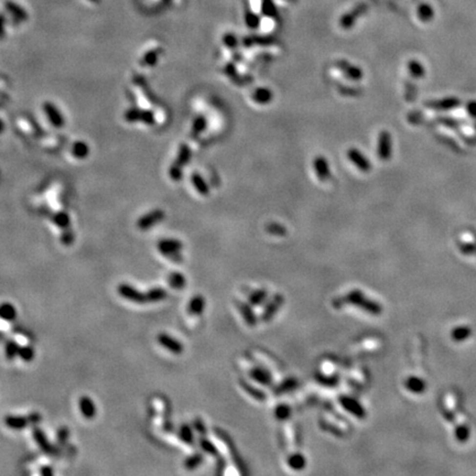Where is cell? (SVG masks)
<instances>
[{
    "instance_id": "6da1fadb",
    "label": "cell",
    "mask_w": 476,
    "mask_h": 476,
    "mask_svg": "<svg viewBox=\"0 0 476 476\" xmlns=\"http://www.w3.org/2000/svg\"><path fill=\"white\" fill-rule=\"evenodd\" d=\"M158 249L164 256L174 261L181 260L180 250L182 249V243L176 239H163L158 244Z\"/></svg>"
},
{
    "instance_id": "7a4b0ae2",
    "label": "cell",
    "mask_w": 476,
    "mask_h": 476,
    "mask_svg": "<svg viewBox=\"0 0 476 476\" xmlns=\"http://www.w3.org/2000/svg\"><path fill=\"white\" fill-rule=\"evenodd\" d=\"M118 293L120 297L124 298V299H127L128 301L133 302V303L144 304L148 302L147 294L140 292L139 290L133 288L130 284H127V283L120 284L118 287Z\"/></svg>"
},
{
    "instance_id": "3957f363",
    "label": "cell",
    "mask_w": 476,
    "mask_h": 476,
    "mask_svg": "<svg viewBox=\"0 0 476 476\" xmlns=\"http://www.w3.org/2000/svg\"><path fill=\"white\" fill-rule=\"evenodd\" d=\"M392 153V140H391V135L387 130H383L382 132H379L378 135V140H377V154L378 157L384 160V161H388L391 157Z\"/></svg>"
},
{
    "instance_id": "277c9868",
    "label": "cell",
    "mask_w": 476,
    "mask_h": 476,
    "mask_svg": "<svg viewBox=\"0 0 476 476\" xmlns=\"http://www.w3.org/2000/svg\"><path fill=\"white\" fill-rule=\"evenodd\" d=\"M347 158L360 171L369 172L371 170V163L369 160L357 148H349L347 151Z\"/></svg>"
},
{
    "instance_id": "5b68a950",
    "label": "cell",
    "mask_w": 476,
    "mask_h": 476,
    "mask_svg": "<svg viewBox=\"0 0 476 476\" xmlns=\"http://www.w3.org/2000/svg\"><path fill=\"white\" fill-rule=\"evenodd\" d=\"M313 169L315 174H317L318 179L320 181L325 182V181L330 180V177L332 175L331 167L325 157H323V155H317L313 160Z\"/></svg>"
},
{
    "instance_id": "8992f818",
    "label": "cell",
    "mask_w": 476,
    "mask_h": 476,
    "mask_svg": "<svg viewBox=\"0 0 476 476\" xmlns=\"http://www.w3.org/2000/svg\"><path fill=\"white\" fill-rule=\"evenodd\" d=\"M32 435L34 441H36L37 444L39 445V448H40L43 452L46 454H50V455H55V454H58V450H56V448L53 447V445L49 442V440H47L44 432H43L40 428L34 427L32 429Z\"/></svg>"
},
{
    "instance_id": "52a82bcc",
    "label": "cell",
    "mask_w": 476,
    "mask_h": 476,
    "mask_svg": "<svg viewBox=\"0 0 476 476\" xmlns=\"http://www.w3.org/2000/svg\"><path fill=\"white\" fill-rule=\"evenodd\" d=\"M335 64L349 80L360 81L363 79V76H364V73H363L362 68L354 65V64H350L348 61H346V60H339V61H336Z\"/></svg>"
},
{
    "instance_id": "ba28073f",
    "label": "cell",
    "mask_w": 476,
    "mask_h": 476,
    "mask_svg": "<svg viewBox=\"0 0 476 476\" xmlns=\"http://www.w3.org/2000/svg\"><path fill=\"white\" fill-rule=\"evenodd\" d=\"M157 340L159 342V344L163 346L164 348H167L168 350H170L173 354H181L183 352V345L181 344V342H179L175 339H173L170 335H168L167 333H161L159 334Z\"/></svg>"
},
{
    "instance_id": "9c48e42d",
    "label": "cell",
    "mask_w": 476,
    "mask_h": 476,
    "mask_svg": "<svg viewBox=\"0 0 476 476\" xmlns=\"http://www.w3.org/2000/svg\"><path fill=\"white\" fill-rule=\"evenodd\" d=\"M79 407L82 415L85 419L90 420V419H93L96 415V407H95L94 401L88 396L81 397V399L79 400Z\"/></svg>"
},
{
    "instance_id": "30bf717a",
    "label": "cell",
    "mask_w": 476,
    "mask_h": 476,
    "mask_svg": "<svg viewBox=\"0 0 476 476\" xmlns=\"http://www.w3.org/2000/svg\"><path fill=\"white\" fill-rule=\"evenodd\" d=\"M163 216L164 214L162 211H154L152 213L147 214L144 216V217L139 219V222H138V227L142 229V231H146V229H148L149 227L153 226L154 224L159 223L160 220L163 218Z\"/></svg>"
},
{
    "instance_id": "8fae6325",
    "label": "cell",
    "mask_w": 476,
    "mask_h": 476,
    "mask_svg": "<svg viewBox=\"0 0 476 476\" xmlns=\"http://www.w3.org/2000/svg\"><path fill=\"white\" fill-rule=\"evenodd\" d=\"M5 425L14 430H21L27 428L30 425L28 417H21V415H7L5 418Z\"/></svg>"
},
{
    "instance_id": "7c38bea8",
    "label": "cell",
    "mask_w": 476,
    "mask_h": 476,
    "mask_svg": "<svg viewBox=\"0 0 476 476\" xmlns=\"http://www.w3.org/2000/svg\"><path fill=\"white\" fill-rule=\"evenodd\" d=\"M252 98L253 101L256 102L257 104L266 105V104H269L272 101V98H274V93H272V90L268 87H259L254 90Z\"/></svg>"
},
{
    "instance_id": "4fadbf2b",
    "label": "cell",
    "mask_w": 476,
    "mask_h": 476,
    "mask_svg": "<svg viewBox=\"0 0 476 476\" xmlns=\"http://www.w3.org/2000/svg\"><path fill=\"white\" fill-rule=\"evenodd\" d=\"M0 319L8 322L15 321L17 319V310L15 305L8 303V302L0 304Z\"/></svg>"
},
{
    "instance_id": "5bb4252c",
    "label": "cell",
    "mask_w": 476,
    "mask_h": 476,
    "mask_svg": "<svg viewBox=\"0 0 476 476\" xmlns=\"http://www.w3.org/2000/svg\"><path fill=\"white\" fill-rule=\"evenodd\" d=\"M192 183L194 185V188L196 189V191L201 194V195L207 196L210 194V188L207 183L205 182V180L198 174V173H193L191 176Z\"/></svg>"
},
{
    "instance_id": "9a60e30c",
    "label": "cell",
    "mask_w": 476,
    "mask_h": 476,
    "mask_svg": "<svg viewBox=\"0 0 476 476\" xmlns=\"http://www.w3.org/2000/svg\"><path fill=\"white\" fill-rule=\"evenodd\" d=\"M146 294H147V299H148V302H150V303H154V302L162 301V300L166 299L167 296H168L166 290L161 287H155V288L150 289V290H148V292H147Z\"/></svg>"
},
{
    "instance_id": "2e32d148",
    "label": "cell",
    "mask_w": 476,
    "mask_h": 476,
    "mask_svg": "<svg viewBox=\"0 0 476 476\" xmlns=\"http://www.w3.org/2000/svg\"><path fill=\"white\" fill-rule=\"evenodd\" d=\"M204 305H205L204 298H202L201 296L194 297L192 298V300L190 301L189 303V309H188L189 313L194 315L201 314L203 311H204Z\"/></svg>"
},
{
    "instance_id": "e0dca14e",
    "label": "cell",
    "mask_w": 476,
    "mask_h": 476,
    "mask_svg": "<svg viewBox=\"0 0 476 476\" xmlns=\"http://www.w3.org/2000/svg\"><path fill=\"white\" fill-rule=\"evenodd\" d=\"M168 282L173 289H182L187 280H185V277L181 272H171V275L168 278Z\"/></svg>"
},
{
    "instance_id": "ac0fdd59",
    "label": "cell",
    "mask_w": 476,
    "mask_h": 476,
    "mask_svg": "<svg viewBox=\"0 0 476 476\" xmlns=\"http://www.w3.org/2000/svg\"><path fill=\"white\" fill-rule=\"evenodd\" d=\"M190 158H191V151H190V148L187 145H182L180 148L179 154H177L176 161L174 164H173V166H175L177 168H181L182 166H184V164H187L189 162Z\"/></svg>"
},
{
    "instance_id": "d6986e66",
    "label": "cell",
    "mask_w": 476,
    "mask_h": 476,
    "mask_svg": "<svg viewBox=\"0 0 476 476\" xmlns=\"http://www.w3.org/2000/svg\"><path fill=\"white\" fill-rule=\"evenodd\" d=\"M19 348H20V346L15 340L8 341L6 346H5V355H6L7 360H9V361L15 360V358L18 356Z\"/></svg>"
},
{
    "instance_id": "ffe728a7",
    "label": "cell",
    "mask_w": 476,
    "mask_h": 476,
    "mask_svg": "<svg viewBox=\"0 0 476 476\" xmlns=\"http://www.w3.org/2000/svg\"><path fill=\"white\" fill-rule=\"evenodd\" d=\"M45 110L47 114H49V118L51 119V122L53 123V125H55V126L58 127L63 125V119L61 118V116H60L58 110H56L53 106L50 105V104H46Z\"/></svg>"
},
{
    "instance_id": "44dd1931",
    "label": "cell",
    "mask_w": 476,
    "mask_h": 476,
    "mask_svg": "<svg viewBox=\"0 0 476 476\" xmlns=\"http://www.w3.org/2000/svg\"><path fill=\"white\" fill-rule=\"evenodd\" d=\"M34 349L32 346H22V347H20L19 348V353H18V356L21 358V360L24 361V362H31L33 358H34Z\"/></svg>"
},
{
    "instance_id": "7402d4cb",
    "label": "cell",
    "mask_w": 476,
    "mask_h": 476,
    "mask_svg": "<svg viewBox=\"0 0 476 476\" xmlns=\"http://www.w3.org/2000/svg\"><path fill=\"white\" fill-rule=\"evenodd\" d=\"M180 438L187 444L193 443V432L192 429L188 425H183L180 429Z\"/></svg>"
},
{
    "instance_id": "603a6c76",
    "label": "cell",
    "mask_w": 476,
    "mask_h": 476,
    "mask_svg": "<svg viewBox=\"0 0 476 476\" xmlns=\"http://www.w3.org/2000/svg\"><path fill=\"white\" fill-rule=\"evenodd\" d=\"M206 128V119L204 118V117H197V118H195V120H194V123H193V127H192V132H193V135H198V133H201L204 129Z\"/></svg>"
},
{
    "instance_id": "cb8c5ba5",
    "label": "cell",
    "mask_w": 476,
    "mask_h": 476,
    "mask_svg": "<svg viewBox=\"0 0 476 476\" xmlns=\"http://www.w3.org/2000/svg\"><path fill=\"white\" fill-rule=\"evenodd\" d=\"M201 462H202V456L200 454H194V455L187 458V461L184 462V466L187 467L188 470H193L195 469Z\"/></svg>"
},
{
    "instance_id": "d4e9b609",
    "label": "cell",
    "mask_w": 476,
    "mask_h": 476,
    "mask_svg": "<svg viewBox=\"0 0 476 476\" xmlns=\"http://www.w3.org/2000/svg\"><path fill=\"white\" fill-rule=\"evenodd\" d=\"M409 71H410V74L414 77L422 76L423 73H425L423 72L425 70H423L422 66L417 61H411L409 63Z\"/></svg>"
},
{
    "instance_id": "484cf974",
    "label": "cell",
    "mask_w": 476,
    "mask_h": 476,
    "mask_svg": "<svg viewBox=\"0 0 476 476\" xmlns=\"http://www.w3.org/2000/svg\"><path fill=\"white\" fill-rule=\"evenodd\" d=\"M68 436H70V430L66 427H61L58 430V433H56V439H58L60 444L66 443Z\"/></svg>"
},
{
    "instance_id": "4316f807",
    "label": "cell",
    "mask_w": 476,
    "mask_h": 476,
    "mask_svg": "<svg viewBox=\"0 0 476 476\" xmlns=\"http://www.w3.org/2000/svg\"><path fill=\"white\" fill-rule=\"evenodd\" d=\"M224 72L226 73V75L228 77H231L233 81H235V82H237V83H239L240 77H239V75L237 76V71H236V67H235V65H234V64H232V63L227 64L226 67H225Z\"/></svg>"
},
{
    "instance_id": "83f0119b",
    "label": "cell",
    "mask_w": 476,
    "mask_h": 476,
    "mask_svg": "<svg viewBox=\"0 0 476 476\" xmlns=\"http://www.w3.org/2000/svg\"><path fill=\"white\" fill-rule=\"evenodd\" d=\"M267 231L271 233V234H275V235H284L285 234V228L283 226H281V225L279 224H270L269 226L267 227Z\"/></svg>"
},
{
    "instance_id": "f1b7e54d",
    "label": "cell",
    "mask_w": 476,
    "mask_h": 476,
    "mask_svg": "<svg viewBox=\"0 0 476 476\" xmlns=\"http://www.w3.org/2000/svg\"><path fill=\"white\" fill-rule=\"evenodd\" d=\"M54 222L56 224H58L60 227H63V228L68 226V224H70V220H68L67 215L66 214H63V213L56 215Z\"/></svg>"
},
{
    "instance_id": "f546056e",
    "label": "cell",
    "mask_w": 476,
    "mask_h": 476,
    "mask_svg": "<svg viewBox=\"0 0 476 476\" xmlns=\"http://www.w3.org/2000/svg\"><path fill=\"white\" fill-rule=\"evenodd\" d=\"M339 90H340L341 94L349 95V96H352V95H358L361 93V90H358L356 88L347 87V86H341V85L339 86Z\"/></svg>"
},
{
    "instance_id": "4dcf8cb0",
    "label": "cell",
    "mask_w": 476,
    "mask_h": 476,
    "mask_svg": "<svg viewBox=\"0 0 476 476\" xmlns=\"http://www.w3.org/2000/svg\"><path fill=\"white\" fill-rule=\"evenodd\" d=\"M28 418H29L30 425H33V426H36V425H38V423H40L41 420H42L41 414L39 413V412H32V413H30L28 415Z\"/></svg>"
},
{
    "instance_id": "1f68e13d",
    "label": "cell",
    "mask_w": 476,
    "mask_h": 476,
    "mask_svg": "<svg viewBox=\"0 0 476 476\" xmlns=\"http://www.w3.org/2000/svg\"><path fill=\"white\" fill-rule=\"evenodd\" d=\"M224 42L229 47H235L237 45V40L233 34H226V37L224 38Z\"/></svg>"
},
{
    "instance_id": "d6a6232c",
    "label": "cell",
    "mask_w": 476,
    "mask_h": 476,
    "mask_svg": "<svg viewBox=\"0 0 476 476\" xmlns=\"http://www.w3.org/2000/svg\"><path fill=\"white\" fill-rule=\"evenodd\" d=\"M201 445H202L203 450H205L206 452H209V453H215L214 447L210 442H207L206 440H202L201 441Z\"/></svg>"
},
{
    "instance_id": "836d02e7",
    "label": "cell",
    "mask_w": 476,
    "mask_h": 476,
    "mask_svg": "<svg viewBox=\"0 0 476 476\" xmlns=\"http://www.w3.org/2000/svg\"><path fill=\"white\" fill-rule=\"evenodd\" d=\"M40 474L43 475V476H52V475L54 474V470L52 469V467L49 466V465L42 466L41 470H40Z\"/></svg>"
},
{
    "instance_id": "e575fe53",
    "label": "cell",
    "mask_w": 476,
    "mask_h": 476,
    "mask_svg": "<svg viewBox=\"0 0 476 476\" xmlns=\"http://www.w3.org/2000/svg\"><path fill=\"white\" fill-rule=\"evenodd\" d=\"M62 241L65 245H68V244H71L72 241H73V234L72 233H67L65 234V235H63L62 237Z\"/></svg>"
}]
</instances>
